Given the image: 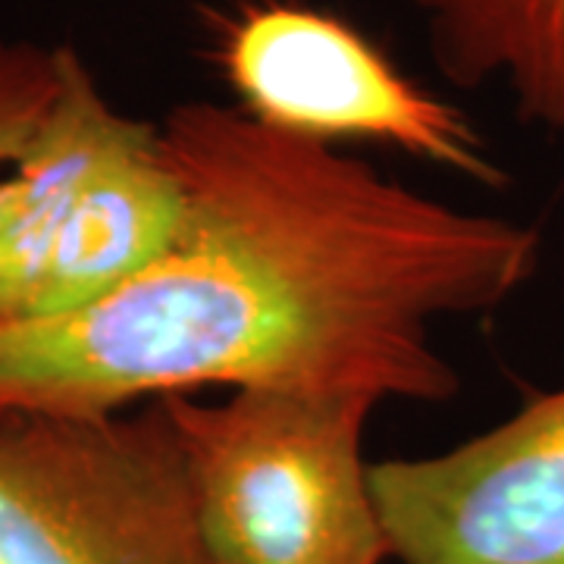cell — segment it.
Segmentation results:
<instances>
[{"label": "cell", "instance_id": "6da1fadb", "mask_svg": "<svg viewBox=\"0 0 564 564\" xmlns=\"http://www.w3.org/2000/svg\"><path fill=\"white\" fill-rule=\"evenodd\" d=\"M163 154L176 245L98 302L0 321V421L107 417L226 392L443 404L462 377L433 329L533 280L540 232L389 180L239 107L176 104Z\"/></svg>", "mask_w": 564, "mask_h": 564}, {"label": "cell", "instance_id": "7a4b0ae2", "mask_svg": "<svg viewBox=\"0 0 564 564\" xmlns=\"http://www.w3.org/2000/svg\"><path fill=\"white\" fill-rule=\"evenodd\" d=\"M176 426L214 564L389 562L358 395L226 392L161 399Z\"/></svg>", "mask_w": 564, "mask_h": 564}, {"label": "cell", "instance_id": "3957f363", "mask_svg": "<svg viewBox=\"0 0 564 564\" xmlns=\"http://www.w3.org/2000/svg\"><path fill=\"white\" fill-rule=\"evenodd\" d=\"M0 564H214L163 402L0 421Z\"/></svg>", "mask_w": 564, "mask_h": 564}, {"label": "cell", "instance_id": "277c9868", "mask_svg": "<svg viewBox=\"0 0 564 564\" xmlns=\"http://www.w3.org/2000/svg\"><path fill=\"white\" fill-rule=\"evenodd\" d=\"M207 35L239 110L263 126L323 144H383L484 188L508 185L477 126L336 13L239 0L210 17Z\"/></svg>", "mask_w": 564, "mask_h": 564}, {"label": "cell", "instance_id": "5b68a950", "mask_svg": "<svg viewBox=\"0 0 564 564\" xmlns=\"http://www.w3.org/2000/svg\"><path fill=\"white\" fill-rule=\"evenodd\" d=\"M370 484L395 564H564V386Z\"/></svg>", "mask_w": 564, "mask_h": 564}, {"label": "cell", "instance_id": "8992f818", "mask_svg": "<svg viewBox=\"0 0 564 564\" xmlns=\"http://www.w3.org/2000/svg\"><path fill=\"white\" fill-rule=\"evenodd\" d=\"M182 223L185 192L163 154L161 126L129 117L63 223L25 317L76 311L117 292L161 261Z\"/></svg>", "mask_w": 564, "mask_h": 564}, {"label": "cell", "instance_id": "52a82bcc", "mask_svg": "<svg viewBox=\"0 0 564 564\" xmlns=\"http://www.w3.org/2000/svg\"><path fill=\"white\" fill-rule=\"evenodd\" d=\"M129 117L107 101L76 47H57V91L20 158L0 173L3 317H25L73 204Z\"/></svg>", "mask_w": 564, "mask_h": 564}, {"label": "cell", "instance_id": "ba28073f", "mask_svg": "<svg viewBox=\"0 0 564 564\" xmlns=\"http://www.w3.org/2000/svg\"><path fill=\"white\" fill-rule=\"evenodd\" d=\"M455 88L499 82L518 120L564 132V0H408Z\"/></svg>", "mask_w": 564, "mask_h": 564}, {"label": "cell", "instance_id": "9c48e42d", "mask_svg": "<svg viewBox=\"0 0 564 564\" xmlns=\"http://www.w3.org/2000/svg\"><path fill=\"white\" fill-rule=\"evenodd\" d=\"M57 91V47L0 39V173L20 158Z\"/></svg>", "mask_w": 564, "mask_h": 564}, {"label": "cell", "instance_id": "30bf717a", "mask_svg": "<svg viewBox=\"0 0 564 564\" xmlns=\"http://www.w3.org/2000/svg\"><path fill=\"white\" fill-rule=\"evenodd\" d=\"M0 317H3V251H0Z\"/></svg>", "mask_w": 564, "mask_h": 564}]
</instances>
